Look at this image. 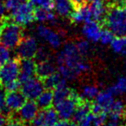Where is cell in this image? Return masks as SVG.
<instances>
[{"label":"cell","mask_w":126,"mask_h":126,"mask_svg":"<svg viewBox=\"0 0 126 126\" xmlns=\"http://www.w3.org/2000/svg\"><path fill=\"white\" fill-rule=\"evenodd\" d=\"M56 62L58 66L65 65L74 69L78 74H80L89 70L90 67L78 51L74 43H67L63 49L56 56Z\"/></svg>","instance_id":"obj_1"},{"label":"cell","mask_w":126,"mask_h":126,"mask_svg":"<svg viewBox=\"0 0 126 126\" xmlns=\"http://www.w3.org/2000/svg\"><path fill=\"white\" fill-rule=\"evenodd\" d=\"M102 24L105 25L117 36L126 35V7L108 4Z\"/></svg>","instance_id":"obj_2"},{"label":"cell","mask_w":126,"mask_h":126,"mask_svg":"<svg viewBox=\"0 0 126 126\" xmlns=\"http://www.w3.org/2000/svg\"><path fill=\"white\" fill-rule=\"evenodd\" d=\"M1 22V43L9 49L15 48L23 37V27L11 21L9 16H4Z\"/></svg>","instance_id":"obj_3"},{"label":"cell","mask_w":126,"mask_h":126,"mask_svg":"<svg viewBox=\"0 0 126 126\" xmlns=\"http://www.w3.org/2000/svg\"><path fill=\"white\" fill-rule=\"evenodd\" d=\"M82 98L83 97L79 95L75 90L72 89L70 95L67 98L54 105L60 118L65 119V120H69L72 118L77 105L82 99Z\"/></svg>","instance_id":"obj_4"},{"label":"cell","mask_w":126,"mask_h":126,"mask_svg":"<svg viewBox=\"0 0 126 126\" xmlns=\"http://www.w3.org/2000/svg\"><path fill=\"white\" fill-rule=\"evenodd\" d=\"M9 17L14 23L24 27L35 21L34 8L27 1L13 9L11 11V14L9 15Z\"/></svg>","instance_id":"obj_5"},{"label":"cell","mask_w":126,"mask_h":126,"mask_svg":"<svg viewBox=\"0 0 126 126\" xmlns=\"http://www.w3.org/2000/svg\"><path fill=\"white\" fill-rule=\"evenodd\" d=\"M20 59L16 57L0 67V84L4 86L10 81L18 79Z\"/></svg>","instance_id":"obj_6"},{"label":"cell","mask_w":126,"mask_h":126,"mask_svg":"<svg viewBox=\"0 0 126 126\" xmlns=\"http://www.w3.org/2000/svg\"><path fill=\"white\" fill-rule=\"evenodd\" d=\"M16 48V57L19 59H33L38 48L37 42L32 36L23 37Z\"/></svg>","instance_id":"obj_7"},{"label":"cell","mask_w":126,"mask_h":126,"mask_svg":"<svg viewBox=\"0 0 126 126\" xmlns=\"http://www.w3.org/2000/svg\"><path fill=\"white\" fill-rule=\"evenodd\" d=\"M43 90V83L38 78L33 77L21 84V92L28 100H36Z\"/></svg>","instance_id":"obj_8"},{"label":"cell","mask_w":126,"mask_h":126,"mask_svg":"<svg viewBox=\"0 0 126 126\" xmlns=\"http://www.w3.org/2000/svg\"><path fill=\"white\" fill-rule=\"evenodd\" d=\"M38 111L39 107L36 102L35 100H29L25 102V104L21 107L19 110L16 111V114L19 120L24 124H26L35 117Z\"/></svg>","instance_id":"obj_9"},{"label":"cell","mask_w":126,"mask_h":126,"mask_svg":"<svg viewBox=\"0 0 126 126\" xmlns=\"http://www.w3.org/2000/svg\"><path fill=\"white\" fill-rule=\"evenodd\" d=\"M36 33L41 38L44 39L54 48H58L61 45V36L55 31L45 25L40 24L36 28Z\"/></svg>","instance_id":"obj_10"},{"label":"cell","mask_w":126,"mask_h":126,"mask_svg":"<svg viewBox=\"0 0 126 126\" xmlns=\"http://www.w3.org/2000/svg\"><path fill=\"white\" fill-rule=\"evenodd\" d=\"M35 67L36 63L33 59H20L18 80L21 84L35 75Z\"/></svg>","instance_id":"obj_11"},{"label":"cell","mask_w":126,"mask_h":126,"mask_svg":"<svg viewBox=\"0 0 126 126\" xmlns=\"http://www.w3.org/2000/svg\"><path fill=\"white\" fill-rule=\"evenodd\" d=\"M26 102V98L22 92L14 91L5 93V105L10 111H17Z\"/></svg>","instance_id":"obj_12"},{"label":"cell","mask_w":126,"mask_h":126,"mask_svg":"<svg viewBox=\"0 0 126 126\" xmlns=\"http://www.w3.org/2000/svg\"><path fill=\"white\" fill-rule=\"evenodd\" d=\"M68 18L71 23L74 24H78L80 23H87V22L93 20L89 4L87 3L81 4L74 10V12L70 15Z\"/></svg>","instance_id":"obj_13"},{"label":"cell","mask_w":126,"mask_h":126,"mask_svg":"<svg viewBox=\"0 0 126 126\" xmlns=\"http://www.w3.org/2000/svg\"><path fill=\"white\" fill-rule=\"evenodd\" d=\"M101 30V24L98 22L91 20L87 23H85L82 28V33L90 42H97L99 41Z\"/></svg>","instance_id":"obj_14"},{"label":"cell","mask_w":126,"mask_h":126,"mask_svg":"<svg viewBox=\"0 0 126 126\" xmlns=\"http://www.w3.org/2000/svg\"><path fill=\"white\" fill-rule=\"evenodd\" d=\"M92 12V18L93 21L103 23L104 18L107 11V5H105L104 0H93L89 4Z\"/></svg>","instance_id":"obj_15"},{"label":"cell","mask_w":126,"mask_h":126,"mask_svg":"<svg viewBox=\"0 0 126 126\" xmlns=\"http://www.w3.org/2000/svg\"><path fill=\"white\" fill-rule=\"evenodd\" d=\"M53 4L56 13L61 16L69 17L76 9L72 0H53Z\"/></svg>","instance_id":"obj_16"},{"label":"cell","mask_w":126,"mask_h":126,"mask_svg":"<svg viewBox=\"0 0 126 126\" xmlns=\"http://www.w3.org/2000/svg\"><path fill=\"white\" fill-rule=\"evenodd\" d=\"M126 107L124 103L120 99L114 100L110 106V110L108 111V117L110 120L114 121H120L123 117H124V115L126 114Z\"/></svg>","instance_id":"obj_17"},{"label":"cell","mask_w":126,"mask_h":126,"mask_svg":"<svg viewBox=\"0 0 126 126\" xmlns=\"http://www.w3.org/2000/svg\"><path fill=\"white\" fill-rule=\"evenodd\" d=\"M114 95L108 90L99 92L96 97H95L94 102L97 103L105 112L108 113L112 103L114 102Z\"/></svg>","instance_id":"obj_18"},{"label":"cell","mask_w":126,"mask_h":126,"mask_svg":"<svg viewBox=\"0 0 126 126\" xmlns=\"http://www.w3.org/2000/svg\"><path fill=\"white\" fill-rule=\"evenodd\" d=\"M54 72H55V67L50 61H44L36 63L35 76H36V78L40 79L41 80L47 78V76L51 75Z\"/></svg>","instance_id":"obj_19"},{"label":"cell","mask_w":126,"mask_h":126,"mask_svg":"<svg viewBox=\"0 0 126 126\" xmlns=\"http://www.w3.org/2000/svg\"><path fill=\"white\" fill-rule=\"evenodd\" d=\"M36 104L38 105L39 109L45 110L49 107H52L54 105V93L53 90L46 89L43 91L39 97L36 98Z\"/></svg>","instance_id":"obj_20"},{"label":"cell","mask_w":126,"mask_h":126,"mask_svg":"<svg viewBox=\"0 0 126 126\" xmlns=\"http://www.w3.org/2000/svg\"><path fill=\"white\" fill-rule=\"evenodd\" d=\"M34 17L35 21L39 22H54L56 19L55 15L51 11L42 8H34Z\"/></svg>","instance_id":"obj_21"},{"label":"cell","mask_w":126,"mask_h":126,"mask_svg":"<svg viewBox=\"0 0 126 126\" xmlns=\"http://www.w3.org/2000/svg\"><path fill=\"white\" fill-rule=\"evenodd\" d=\"M59 118L57 111L53 107L43 110V126H54Z\"/></svg>","instance_id":"obj_22"},{"label":"cell","mask_w":126,"mask_h":126,"mask_svg":"<svg viewBox=\"0 0 126 126\" xmlns=\"http://www.w3.org/2000/svg\"><path fill=\"white\" fill-rule=\"evenodd\" d=\"M110 47L115 53L126 56V35L115 37L110 42Z\"/></svg>","instance_id":"obj_23"},{"label":"cell","mask_w":126,"mask_h":126,"mask_svg":"<svg viewBox=\"0 0 126 126\" xmlns=\"http://www.w3.org/2000/svg\"><path fill=\"white\" fill-rule=\"evenodd\" d=\"M114 96L121 95L126 93V77H119L117 82L112 86L107 88Z\"/></svg>","instance_id":"obj_24"},{"label":"cell","mask_w":126,"mask_h":126,"mask_svg":"<svg viewBox=\"0 0 126 126\" xmlns=\"http://www.w3.org/2000/svg\"><path fill=\"white\" fill-rule=\"evenodd\" d=\"M62 77L59 74V72H54V74H52L51 75L47 76V78H45L44 79H42V83H43L44 88L49 90H54L56 87L59 82L61 80Z\"/></svg>","instance_id":"obj_25"},{"label":"cell","mask_w":126,"mask_h":126,"mask_svg":"<svg viewBox=\"0 0 126 126\" xmlns=\"http://www.w3.org/2000/svg\"><path fill=\"white\" fill-rule=\"evenodd\" d=\"M58 72L61 75V77L65 79H74L78 77L79 74L70 67H67L65 65H61L58 67Z\"/></svg>","instance_id":"obj_26"},{"label":"cell","mask_w":126,"mask_h":126,"mask_svg":"<svg viewBox=\"0 0 126 126\" xmlns=\"http://www.w3.org/2000/svg\"><path fill=\"white\" fill-rule=\"evenodd\" d=\"M33 8H42L47 11L54 9L53 0H27Z\"/></svg>","instance_id":"obj_27"},{"label":"cell","mask_w":126,"mask_h":126,"mask_svg":"<svg viewBox=\"0 0 126 126\" xmlns=\"http://www.w3.org/2000/svg\"><path fill=\"white\" fill-rule=\"evenodd\" d=\"M99 93L98 87L96 86H85L82 89V94L81 96L83 98H86L88 100H91L93 98H95V97Z\"/></svg>","instance_id":"obj_28"},{"label":"cell","mask_w":126,"mask_h":126,"mask_svg":"<svg viewBox=\"0 0 126 126\" xmlns=\"http://www.w3.org/2000/svg\"><path fill=\"white\" fill-rule=\"evenodd\" d=\"M115 38V35L109 29H102L99 41L102 44H110L112 40Z\"/></svg>","instance_id":"obj_29"},{"label":"cell","mask_w":126,"mask_h":126,"mask_svg":"<svg viewBox=\"0 0 126 126\" xmlns=\"http://www.w3.org/2000/svg\"><path fill=\"white\" fill-rule=\"evenodd\" d=\"M108 116L106 112H101L98 114H93V119L92 126H102L106 122Z\"/></svg>","instance_id":"obj_30"},{"label":"cell","mask_w":126,"mask_h":126,"mask_svg":"<svg viewBox=\"0 0 126 126\" xmlns=\"http://www.w3.org/2000/svg\"><path fill=\"white\" fill-rule=\"evenodd\" d=\"M75 46L82 57H84L85 55H86L87 53L89 52L90 46H89V42H88L87 41H86V40L78 41V42L75 43Z\"/></svg>","instance_id":"obj_31"},{"label":"cell","mask_w":126,"mask_h":126,"mask_svg":"<svg viewBox=\"0 0 126 126\" xmlns=\"http://www.w3.org/2000/svg\"><path fill=\"white\" fill-rule=\"evenodd\" d=\"M11 59V51L4 45H0V67L5 64Z\"/></svg>","instance_id":"obj_32"},{"label":"cell","mask_w":126,"mask_h":126,"mask_svg":"<svg viewBox=\"0 0 126 126\" xmlns=\"http://www.w3.org/2000/svg\"><path fill=\"white\" fill-rule=\"evenodd\" d=\"M5 93L6 92L4 91L2 85L0 84V112L8 115L10 112H7L8 109L6 108L5 105Z\"/></svg>","instance_id":"obj_33"},{"label":"cell","mask_w":126,"mask_h":126,"mask_svg":"<svg viewBox=\"0 0 126 126\" xmlns=\"http://www.w3.org/2000/svg\"><path fill=\"white\" fill-rule=\"evenodd\" d=\"M4 91L6 93L8 92H14V91H18L21 87V83L18 79H16V80H12L10 81V82L6 83L3 86Z\"/></svg>","instance_id":"obj_34"},{"label":"cell","mask_w":126,"mask_h":126,"mask_svg":"<svg viewBox=\"0 0 126 126\" xmlns=\"http://www.w3.org/2000/svg\"><path fill=\"white\" fill-rule=\"evenodd\" d=\"M47 57H48V51L45 48V47H38L37 51L35 53V55L34 58H35L38 62L44 61H47Z\"/></svg>","instance_id":"obj_35"},{"label":"cell","mask_w":126,"mask_h":126,"mask_svg":"<svg viewBox=\"0 0 126 126\" xmlns=\"http://www.w3.org/2000/svg\"><path fill=\"white\" fill-rule=\"evenodd\" d=\"M27 2V0H5L4 1V7L8 11H11L13 9L17 7L19 4Z\"/></svg>","instance_id":"obj_36"},{"label":"cell","mask_w":126,"mask_h":126,"mask_svg":"<svg viewBox=\"0 0 126 126\" xmlns=\"http://www.w3.org/2000/svg\"><path fill=\"white\" fill-rule=\"evenodd\" d=\"M93 119V114L92 112H90L78 124H79V126H92Z\"/></svg>","instance_id":"obj_37"},{"label":"cell","mask_w":126,"mask_h":126,"mask_svg":"<svg viewBox=\"0 0 126 126\" xmlns=\"http://www.w3.org/2000/svg\"><path fill=\"white\" fill-rule=\"evenodd\" d=\"M5 7H4V3L3 0H0V21L4 18L5 16Z\"/></svg>","instance_id":"obj_38"},{"label":"cell","mask_w":126,"mask_h":126,"mask_svg":"<svg viewBox=\"0 0 126 126\" xmlns=\"http://www.w3.org/2000/svg\"><path fill=\"white\" fill-rule=\"evenodd\" d=\"M7 123V115L0 112V126H5Z\"/></svg>","instance_id":"obj_39"},{"label":"cell","mask_w":126,"mask_h":126,"mask_svg":"<svg viewBox=\"0 0 126 126\" xmlns=\"http://www.w3.org/2000/svg\"><path fill=\"white\" fill-rule=\"evenodd\" d=\"M102 126H121V125L119 124L118 121H114L109 119V121H106Z\"/></svg>","instance_id":"obj_40"},{"label":"cell","mask_w":126,"mask_h":126,"mask_svg":"<svg viewBox=\"0 0 126 126\" xmlns=\"http://www.w3.org/2000/svg\"><path fill=\"white\" fill-rule=\"evenodd\" d=\"M70 121L69 120H65V119H61L58 120V122L54 124V126H68Z\"/></svg>","instance_id":"obj_41"},{"label":"cell","mask_w":126,"mask_h":126,"mask_svg":"<svg viewBox=\"0 0 126 126\" xmlns=\"http://www.w3.org/2000/svg\"><path fill=\"white\" fill-rule=\"evenodd\" d=\"M72 1H73V3L74 4V5L76 6V8H77L79 5H80L81 4L85 3V2H84V0H72Z\"/></svg>","instance_id":"obj_42"},{"label":"cell","mask_w":126,"mask_h":126,"mask_svg":"<svg viewBox=\"0 0 126 126\" xmlns=\"http://www.w3.org/2000/svg\"><path fill=\"white\" fill-rule=\"evenodd\" d=\"M68 126H79V124H78L77 123L74 122V121H70V123H69V125Z\"/></svg>","instance_id":"obj_43"},{"label":"cell","mask_w":126,"mask_h":126,"mask_svg":"<svg viewBox=\"0 0 126 126\" xmlns=\"http://www.w3.org/2000/svg\"><path fill=\"white\" fill-rule=\"evenodd\" d=\"M121 0H111V3H110V4H117L119 2H120Z\"/></svg>","instance_id":"obj_44"},{"label":"cell","mask_w":126,"mask_h":126,"mask_svg":"<svg viewBox=\"0 0 126 126\" xmlns=\"http://www.w3.org/2000/svg\"><path fill=\"white\" fill-rule=\"evenodd\" d=\"M1 35H2V22L0 21V42H1Z\"/></svg>","instance_id":"obj_45"},{"label":"cell","mask_w":126,"mask_h":126,"mask_svg":"<svg viewBox=\"0 0 126 126\" xmlns=\"http://www.w3.org/2000/svg\"><path fill=\"white\" fill-rule=\"evenodd\" d=\"M92 1H93V0H84V2L85 3H87V4H90Z\"/></svg>","instance_id":"obj_46"},{"label":"cell","mask_w":126,"mask_h":126,"mask_svg":"<svg viewBox=\"0 0 126 126\" xmlns=\"http://www.w3.org/2000/svg\"><path fill=\"white\" fill-rule=\"evenodd\" d=\"M122 126H126V124H124V125H122Z\"/></svg>","instance_id":"obj_47"},{"label":"cell","mask_w":126,"mask_h":126,"mask_svg":"<svg viewBox=\"0 0 126 126\" xmlns=\"http://www.w3.org/2000/svg\"><path fill=\"white\" fill-rule=\"evenodd\" d=\"M125 107H126V104H125Z\"/></svg>","instance_id":"obj_48"}]
</instances>
